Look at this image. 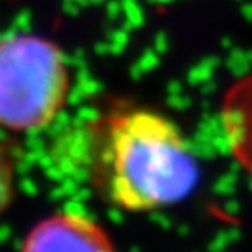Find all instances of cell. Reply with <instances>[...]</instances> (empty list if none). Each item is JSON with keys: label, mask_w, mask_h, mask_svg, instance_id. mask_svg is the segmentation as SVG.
<instances>
[{"label": "cell", "mask_w": 252, "mask_h": 252, "mask_svg": "<svg viewBox=\"0 0 252 252\" xmlns=\"http://www.w3.org/2000/svg\"><path fill=\"white\" fill-rule=\"evenodd\" d=\"M21 252H116L105 228L84 213L58 211L27 234Z\"/></svg>", "instance_id": "cell-3"}, {"label": "cell", "mask_w": 252, "mask_h": 252, "mask_svg": "<svg viewBox=\"0 0 252 252\" xmlns=\"http://www.w3.org/2000/svg\"><path fill=\"white\" fill-rule=\"evenodd\" d=\"M15 196V155L0 140V213H4Z\"/></svg>", "instance_id": "cell-4"}, {"label": "cell", "mask_w": 252, "mask_h": 252, "mask_svg": "<svg viewBox=\"0 0 252 252\" xmlns=\"http://www.w3.org/2000/svg\"><path fill=\"white\" fill-rule=\"evenodd\" d=\"M71 73L62 49L45 37L0 39V127L32 133L53 124L67 103Z\"/></svg>", "instance_id": "cell-2"}, {"label": "cell", "mask_w": 252, "mask_h": 252, "mask_svg": "<svg viewBox=\"0 0 252 252\" xmlns=\"http://www.w3.org/2000/svg\"><path fill=\"white\" fill-rule=\"evenodd\" d=\"M92 166L107 202L131 213L174 206L198 183L183 131L153 108H124L101 122Z\"/></svg>", "instance_id": "cell-1"}]
</instances>
